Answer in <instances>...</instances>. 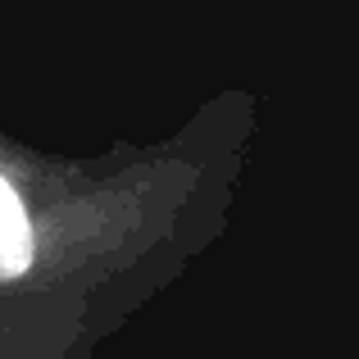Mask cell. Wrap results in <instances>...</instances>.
<instances>
[{"mask_svg":"<svg viewBox=\"0 0 359 359\" xmlns=\"http://www.w3.org/2000/svg\"><path fill=\"white\" fill-rule=\"evenodd\" d=\"M32 259V232L14 187L0 177V278H18Z\"/></svg>","mask_w":359,"mask_h":359,"instance_id":"cell-1","label":"cell"}]
</instances>
